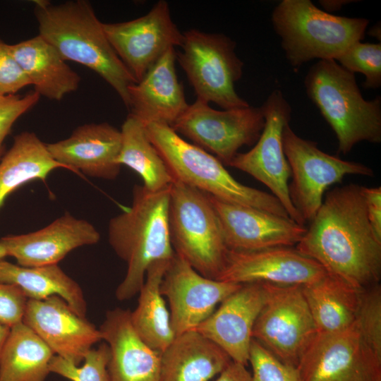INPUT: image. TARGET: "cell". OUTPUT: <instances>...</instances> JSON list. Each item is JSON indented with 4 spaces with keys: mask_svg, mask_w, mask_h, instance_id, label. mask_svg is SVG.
<instances>
[{
    "mask_svg": "<svg viewBox=\"0 0 381 381\" xmlns=\"http://www.w3.org/2000/svg\"><path fill=\"white\" fill-rule=\"evenodd\" d=\"M296 245L326 272L363 291L381 277V240L368 221L362 186L349 183L329 190Z\"/></svg>",
    "mask_w": 381,
    "mask_h": 381,
    "instance_id": "6da1fadb",
    "label": "cell"
},
{
    "mask_svg": "<svg viewBox=\"0 0 381 381\" xmlns=\"http://www.w3.org/2000/svg\"><path fill=\"white\" fill-rule=\"evenodd\" d=\"M39 35L65 60L80 64L102 77L129 109L128 89L138 83L109 43L90 3L85 0L52 4L34 1Z\"/></svg>",
    "mask_w": 381,
    "mask_h": 381,
    "instance_id": "7a4b0ae2",
    "label": "cell"
},
{
    "mask_svg": "<svg viewBox=\"0 0 381 381\" xmlns=\"http://www.w3.org/2000/svg\"><path fill=\"white\" fill-rule=\"evenodd\" d=\"M170 187L151 191L135 185L131 205L109 221V243L127 265L125 277L115 292L119 301L129 300L139 293L151 264L171 260L175 254L169 224Z\"/></svg>",
    "mask_w": 381,
    "mask_h": 381,
    "instance_id": "3957f363",
    "label": "cell"
},
{
    "mask_svg": "<svg viewBox=\"0 0 381 381\" xmlns=\"http://www.w3.org/2000/svg\"><path fill=\"white\" fill-rule=\"evenodd\" d=\"M306 93L334 131L338 153L347 154L358 143L381 142V99L363 98L355 75L335 60H320L305 80Z\"/></svg>",
    "mask_w": 381,
    "mask_h": 381,
    "instance_id": "277c9868",
    "label": "cell"
},
{
    "mask_svg": "<svg viewBox=\"0 0 381 381\" xmlns=\"http://www.w3.org/2000/svg\"><path fill=\"white\" fill-rule=\"evenodd\" d=\"M143 125L174 180L227 202L289 217L273 195L239 183L216 157L186 141L171 127L157 123Z\"/></svg>",
    "mask_w": 381,
    "mask_h": 381,
    "instance_id": "5b68a950",
    "label": "cell"
},
{
    "mask_svg": "<svg viewBox=\"0 0 381 381\" xmlns=\"http://www.w3.org/2000/svg\"><path fill=\"white\" fill-rule=\"evenodd\" d=\"M272 23L289 64L298 69L313 59L336 60L364 38L369 20L334 16L310 0H283L274 8Z\"/></svg>",
    "mask_w": 381,
    "mask_h": 381,
    "instance_id": "8992f818",
    "label": "cell"
},
{
    "mask_svg": "<svg viewBox=\"0 0 381 381\" xmlns=\"http://www.w3.org/2000/svg\"><path fill=\"white\" fill-rule=\"evenodd\" d=\"M169 224L175 253L202 276L217 279L229 249L207 194L174 180L170 187Z\"/></svg>",
    "mask_w": 381,
    "mask_h": 381,
    "instance_id": "52a82bcc",
    "label": "cell"
},
{
    "mask_svg": "<svg viewBox=\"0 0 381 381\" xmlns=\"http://www.w3.org/2000/svg\"><path fill=\"white\" fill-rule=\"evenodd\" d=\"M183 34L182 50L176 54V59L197 99L214 102L224 109L250 106L235 90L243 68L235 52L236 43L224 35L195 29Z\"/></svg>",
    "mask_w": 381,
    "mask_h": 381,
    "instance_id": "ba28073f",
    "label": "cell"
},
{
    "mask_svg": "<svg viewBox=\"0 0 381 381\" xmlns=\"http://www.w3.org/2000/svg\"><path fill=\"white\" fill-rule=\"evenodd\" d=\"M267 296L252 337L283 363L297 368L318 335L302 286L264 283Z\"/></svg>",
    "mask_w": 381,
    "mask_h": 381,
    "instance_id": "9c48e42d",
    "label": "cell"
},
{
    "mask_svg": "<svg viewBox=\"0 0 381 381\" xmlns=\"http://www.w3.org/2000/svg\"><path fill=\"white\" fill-rule=\"evenodd\" d=\"M282 142L292 176L290 198L305 223L315 216L329 186L341 183L349 174L373 176V171L361 163L324 152L316 143L296 135L289 123L284 128Z\"/></svg>",
    "mask_w": 381,
    "mask_h": 381,
    "instance_id": "30bf717a",
    "label": "cell"
},
{
    "mask_svg": "<svg viewBox=\"0 0 381 381\" xmlns=\"http://www.w3.org/2000/svg\"><path fill=\"white\" fill-rule=\"evenodd\" d=\"M264 125L261 107L219 111L197 99L171 128L228 166L241 147L257 142Z\"/></svg>",
    "mask_w": 381,
    "mask_h": 381,
    "instance_id": "8fae6325",
    "label": "cell"
},
{
    "mask_svg": "<svg viewBox=\"0 0 381 381\" xmlns=\"http://www.w3.org/2000/svg\"><path fill=\"white\" fill-rule=\"evenodd\" d=\"M261 108L265 125L255 145L247 152H238L228 166L250 174L265 185L280 202L289 218L305 225L290 198L288 181L291 169L283 148V131L289 123L291 107L283 93L274 90Z\"/></svg>",
    "mask_w": 381,
    "mask_h": 381,
    "instance_id": "7c38bea8",
    "label": "cell"
},
{
    "mask_svg": "<svg viewBox=\"0 0 381 381\" xmlns=\"http://www.w3.org/2000/svg\"><path fill=\"white\" fill-rule=\"evenodd\" d=\"M301 381H381V361L354 322L332 334H318L298 366Z\"/></svg>",
    "mask_w": 381,
    "mask_h": 381,
    "instance_id": "4fadbf2b",
    "label": "cell"
},
{
    "mask_svg": "<svg viewBox=\"0 0 381 381\" xmlns=\"http://www.w3.org/2000/svg\"><path fill=\"white\" fill-rule=\"evenodd\" d=\"M115 52L140 81L170 48L182 46L183 34L173 22L169 4L159 1L145 15L129 21L103 23Z\"/></svg>",
    "mask_w": 381,
    "mask_h": 381,
    "instance_id": "5bb4252c",
    "label": "cell"
},
{
    "mask_svg": "<svg viewBox=\"0 0 381 381\" xmlns=\"http://www.w3.org/2000/svg\"><path fill=\"white\" fill-rule=\"evenodd\" d=\"M241 285L205 277L175 253L160 285L162 296L169 301L175 335L194 329Z\"/></svg>",
    "mask_w": 381,
    "mask_h": 381,
    "instance_id": "9a60e30c",
    "label": "cell"
},
{
    "mask_svg": "<svg viewBox=\"0 0 381 381\" xmlns=\"http://www.w3.org/2000/svg\"><path fill=\"white\" fill-rule=\"evenodd\" d=\"M313 259L296 248L280 246L252 251L228 250L216 280L236 284L269 283L305 286L327 275Z\"/></svg>",
    "mask_w": 381,
    "mask_h": 381,
    "instance_id": "2e32d148",
    "label": "cell"
},
{
    "mask_svg": "<svg viewBox=\"0 0 381 381\" xmlns=\"http://www.w3.org/2000/svg\"><path fill=\"white\" fill-rule=\"evenodd\" d=\"M207 195L219 218L229 250L252 251L291 247L301 241L307 230L305 225L289 217Z\"/></svg>",
    "mask_w": 381,
    "mask_h": 381,
    "instance_id": "e0dca14e",
    "label": "cell"
},
{
    "mask_svg": "<svg viewBox=\"0 0 381 381\" xmlns=\"http://www.w3.org/2000/svg\"><path fill=\"white\" fill-rule=\"evenodd\" d=\"M57 355L79 365L102 334L58 296L28 299L23 321Z\"/></svg>",
    "mask_w": 381,
    "mask_h": 381,
    "instance_id": "ac0fdd59",
    "label": "cell"
},
{
    "mask_svg": "<svg viewBox=\"0 0 381 381\" xmlns=\"http://www.w3.org/2000/svg\"><path fill=\"white\" fill-rule=\"evenodd\" d=\"M266 296L264 283L242 284L193 330L216 344L232 361L246 365L253 326Z\"/></svg>",
    "mask_w": 381,
    "mask_h": 381,
    "instance_id": "d6986e66",
    "label": "cell"
},
{
    "mask_svg": "<svg viewBox=\"0 0 381 381\" xmlns=\"http://www.w3.org/2000/svg\"><path fill=\"white\" fill-rule=\"evenodd\" d=\"M99 239L91 223L66 212L36 231L1 237L0 246L18 265L30 267L58 264L73 250Z\"/></svg>",
    "mask_w": 381,
    "mask_h": 381,
    "instance_id": "ffe728a7",
    "label": "cell"
},
{
    "mask_svg": "<svg viewBox=\"0 0 381 381\" xmlns=\"http://www.w3.org/2000/svg\"><path fill=\"white\" fill-rule=\"evenodd\" d=\"M121 131L104 122L80 126L68 138L46 145L52 158L68 170L113 180L121 169Z\"/></svg>",
    "mask_w": 381,
    "mask_h": 381,
    "instance_id": "44dd1931",
    "label": "cell"
},
{
    "mask_svg": "<svg viewBox=\"0 0 381 381\" xmlns=\"http://www.w3.org/2000/svg\"><path fill=\"white\" fill-rule=\"evenodd\" d=\"M131 313L121 308L108 310L99 329L109 348V381H159L160 353L136 333Z\"/></svg>",
    "mask_w": 381,
    "mask_h": 381,
    "instance_id": "7402d4cb",
    "label": "cell"
},
{
    "mask_svg": "<svg viewBox=\"0 0 381 381\" xmlns=\"http://www.w3.org/2000/svg\"><path fill=\"white\" fill-rule=\"evenodd\" d=\"M176 53L170 48L128 89L131 114L142 123L171 127L188 107L176 73Z\"/></svg>",
    "mask_w": 381,
    "mask_h": 381,
    "instance_id": "603a6c76",
    "label": "cell"
},
{
    "mask_svg": "<svg viewBox=\"0 0 381 381\" xmlns=\"http://www.w3.org/2000/svg\"><path fill=\"white\" fill-rule=\"evenodd\" d=\"M231 361L216 344L190 330L176 336L160 353L159 381H209Z\"/></svg>",
    "mask_w": 381,
    "mask_h": 381,
    "instance_id": "cb8c5ba5",
    "label": "cell"
},
{
    "mask_svg": "<svg viewBox=\"0 0 381 381\" xmlns=\"http://www.w3.org/2000/svg\"><path fill=\"white\" fill-rule=\"evenodd\" d=\"M10 50L40 96L60 101L75 91L80 77L57 50L40 35L9 44Z\"/></svg>",
    "mask_w": 381,
    "mask_h": 381,
    "instance_id": "d4e9b609",
    "label": "cell"
},
{
    "mask_svg": "<svg viewBox=\"0 0 381 381\" xmlns=\"http://www.w3.org/2000/svg\"><path fill=\"white\" fill-rule=\"evenodd\" d=\"M0 282L19 287L28 299L58 296L85 318L87 303L81 287L58 264L27 267L0 260Z\"/></svg>",
    "mask_w": 381,
    "mask_h": 381,
    "instance_id": "484cf974",
    "label": "cell"
},
{
    "mask_svg": "<svg viewBox=\"0 0 381 381\" xmlns=\"http://www.w3.org/2000/svg\"><path fill=\"white\" fill-rule=\"evenodd\" d=\"M302 290L318 334H332L349 328L356 318L360 291L328 274Z\"/></svg>",
    "mask_w": 381,
    "mask_h": 381,
    "instance_id": "4316f807",
    "label": "cell"
},
{
    "mask_svg": "<svg viewBox=\"0 0 381 381\" xmlns=\"http://www.w3.org/2000/svg\"><path fill=\"white\" fill-rule=\"evenodd\" d=\"M171 260H158L150 265L139 291L138 306L131 313V323L136 333L159 353L176 337L171 325L170 313L160 291L163 276Z\"/></svg>",
    "mask_w": 381,
    "mask_h": 381,
    "instance_id": "83f0119b",
    "label": "cell"
},
{
    "mask_svg": "<svg viewBox=\"0 0 381 381\" xmlns=\"http://www.w3.org/2000/svg\"><path fill=\"white\" fill-rule=\"evenodd\" d=\"M68 168L55 161L47 145L34 133L15 136L11 148L0 160V209L18 188L33 180H44L53 170Z\"/></svg>",
    "mask_w": 381,
    "mask_h": 381,
    "instance_id": "f1b7e54d",
    "label": "cell"
},
{
    "mask_svg": "<svg viewBox=\"0 0 381 381\" xmlns=\"http://www.w3.org/2000/svg\"><path fill=\"white\" fill-rule=\"evenodd\" d=\"M55 355L23 322L10 329L0 356V381H44Z\"/></svg>",
    "mask_w": 381,
    "mask_h": 381,
    "instance_id": "f546056e",
    "label": "cell"
},
{
    "mask_svg": "<svg viewBox=\"0 0 381 381\" xmlns=\"http://www.w3.org/2000/svg\"><path fill=\"white\" fill-rule=\"evenodd\" d=\"M121 133L122 143L118 163L135 171L143 179V186L151 191L171 185L174 176L149 139L143 123L129 114Z\"/></svg>",
    "mask_w": 381,
    "mask_h": 381,
    "instance_id": "4dcf8cb0",
    "label": "cell"
},
{
    "mask_svg": "<svg viewBox=\"0 0 381 381\" xmlns=\"http://www.w3.org/2000/svg\"><path fill=\"white\" fill-rule=\"evenodd\" d=\"M110 351L104 343L97 349H91L85 356L83 365H75L71 362L57 356L52 358L49 369L71 381H109L108 363Z\"/></svg>",
    "mask_w": 381,
    "mask_h": 381,
    "instance_id": "1f68e13d",
    "label": "cell"
},
{
    "mask_svg": "<svg viewBox=\"0 0 381 381\" xmlns=\"http://www.w3.org/2000/svg\"><path fill=\"white\" fill-rule=\"evenodd\" d=\"M339 64L353 73L365 76L363 86L377 89L381 86V43L356 42L336 60Z\"/></svg>",
    "mask_w": 381,
    "mask_h": 381,
    "instance_id": "d6a6232c",
    "label": "cell"
},
{
    "mask_svg": "<svg viewBox=\"0 0 381 381\" xmlns=\"http://www.w3.org/2000/svg\"><path fill=\"white\" fill-rule=\"evenodd\" d=\"M355 322L365 344L381 361V287L378 284L361 292Z\"/></svg>",
    "mask_w": 381,
    "mask_h": 381,
    "instance_id": "836d02e7",
    "label": "cell"
},
{
    "mask_svg": "<svg viewBox=\"0 0 381 381\" xmlns=\"http://www.w3.org/2000/svg\"><path fill=\"white\" fill-rule=\"evenodd\" d=\"M248 362L252 381H301L297 368L283 363L253 339Z\"/></svg>",
    "mask_w": 381,
    "mask_h": 381,
    "instance_id": "e575fe53",
    "label": "cell"
},
{
    "mask_svg": "<svg viewBox=\"0 0 381 381\" xmlns=\"http://www.w3.org/2000/svg\"><path fill=\"white\" fill-rule=\"evenodd\" d=\"M40 97L35 90L25 95H0V160L4 155V141L10 133L13 125L37 103Z\"/></svg>",
    "mask_w": 381,
    "mask_h": 381,
    "instance_id": "d590c367",
    "label": "cell"
},
{
    "mask_svg": "<svg viewBox=\"0 0 381 381\" xmlns=\"http://www.w3.org/2000/svg\"><path fill=\"white\" fill-rule=\"evenodd\" d=\"M30 82L14 59L9 44L0 40V95H16Z\"/></svg>",
    "mask_w": 381,
    "mask_h": 381,
    "instance_id": "8d00e7d4",
    "label": "cell"
},
{
    "mask_svg": "<svg viewBox=\"0 0 381 381\" xmlns=\"http://www.w3.org/2000/svg\"><path fill=\"white\" fill-rule=\"evenodd\" d=\"M28 300L19 287L0 282V322L10 328L22 322Z\"/></svg>",
    "mask_w": 381,
    "mask_h": 381,
    "instance_id": "74e56055",
    "label": "cell"
},
{
    "mask_svg": "<svg viewBox=\"0 0 381 381\" xmlns=\"http://www.w3.org/2000/svg\"><path fill=\"white\" fill-rule=\"evenodd\" d=\"M369 223L376 236L381 240V188L362 186Z\"/></svg>",
    "mask_w": 381,
    "mask_h": 381,
    "instance_id": "f35d334b",
    "label": "cell"
},
{
    "mask_svg": "<svg viewBox=\"0 0 381 381\" xmlns=\"http://www.w3.org/2000/svg\"><path fill=\"white\" fill-rule=\"evenodd\" d=\"M219 375L215 381H252L251 373L246 365L234 361H231Z\"/></svg>",
    "mask_w": 381,
    "mask_h": 381,
    "instance_id": "ab89813d",
    "label": "cell"
},
{
    "mask_svg": "<svg viewBox=\"0 0 381 381\" xmlns=\"http://www.w3.org/2000/svg\"><path fill=\"white\" fill-rule=\"evenodd\" d=\"M351 1L345 0H333V1H320L321 6L327 11H337L346 4H349Z\"/></svg>",
    "mask_w": 381,
    "mask_h": 381,
    "instance_id": "60d3db41",
    "label": "cell"
},
{
    "mask_svg": "<svg viewBox=\"0 0 381 381\" xmlns=\"http://www.w3.org/2000/svg\"><path fill=\"white\" fill-rule=\"evenodd\" d=\"M10 327L0 322V356L8 336L10 332Z\"/></svg>",
    "mask_w": 381,
    "mask_h": 381,
    "instance_id": "b9f144b4",
    "label": "cell"
},
{
    "mask_svg": "<svg viewBox=\"0 0 381 381\" xmlns=\"http://www.w3.org/2000/svg\"><path fill=\"white\" fill-rule=\"evenodd\" d=\"M369 34L373 37L375 36L377 38L379 37V39L380 40V26L375 25L373 28H371L369 31Z\"/></svg>",
    "mask_w": 381,
    "mask_h": 381,
    "instance_id": "7bdbcfd3",
    "label": "cell"
},
{
    "mask_svg": "<svg viewBox=\"0 0 381 381\" xmlns=\"http://www.w3.org/2000/svg\"><path fill=\"white\" fill-rule=\"evenodd\" d=\"M6 257V253L3 247L0 246V260L4 259Z\"/></svg>",
    "mask_w": 381,
    "mask_h": 381,
    "instance_id": "ee69618b",
    "label": "cell"
}]
</instances>
